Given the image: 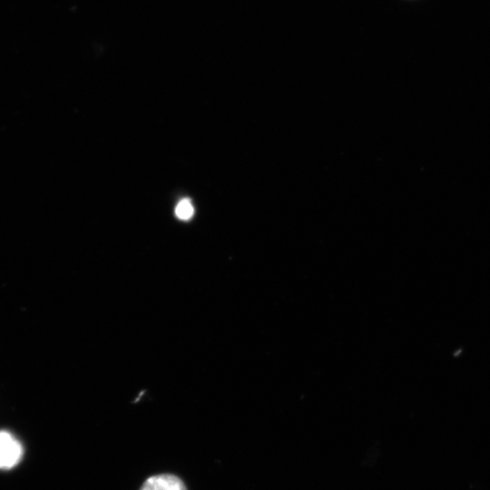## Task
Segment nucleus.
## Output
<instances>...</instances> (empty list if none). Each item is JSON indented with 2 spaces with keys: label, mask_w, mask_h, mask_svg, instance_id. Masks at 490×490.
<instances>
[{
  "label": "nucleus",
  "mask_w": 490,
  "mask_h": 490,
  "mask_svg": "<svg viewBox=\"0 0 490 490\" xmlns=\"http://www.w3.org/2000/svg\"><path fill=\"white\" fill-rule=\"evenodd\" d=\"M140 490H188V488L179 476L162 474L149 477Z\"/></svg>",
  "instance_id": "obj_2"
},
{
  "label": "nucleus",
  "mask_w": 490,
  "mask_h": 490,
  "mask_svg": "<svg viewBox=\"0 0 490 490\" xmlns=\"http://www.w3.org/2000/svg\"><path fill=\"white\" fill-rule=\"evenodd\" d=\"M194 213V207L189 199L180 201L176 208V216L183 221L190 220L193 217Z\"/></svg>",
  "instance_id": "obj_3"
},
{
  "label": "nucleus",
  "mask_w": 490,
  "mask_h": 490,
  "mask_svg": "<svg viewBox=\"0 0 490 490\" xmlns=\"http://www.w3.org/2000/svg\"><path fill=\"white\" fill-rule=\"evenodd\" d=\"M23 457V447L18 439L9 431H0V468L14 467Z\"/></svg>",
  "instance_id": "obj_1"
}]
</instances>
